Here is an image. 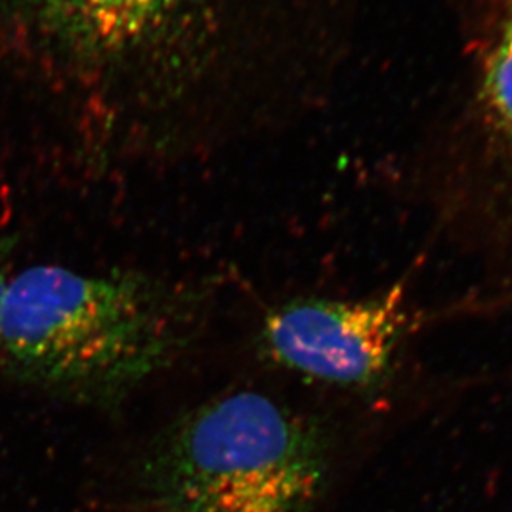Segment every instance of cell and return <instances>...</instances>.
<instances>
[{
    "label": "cell",
    "mask_w": 512,
    "mask_h": 512,
    "mask_svg": "<svg viewBox=\"0 0 512 512\" xmlns=\"http://www.w3.org/2000/svg\"><path fill=\"white\" fill-rule=\"evenodd\" d=\"M198 298L133 273L42 265L9 281L0 355L15 376L82 404L110 406L187 348Z\"/></svg>",
    "instance_id": "1"
},
{
    "label": "cell",
    "mask_w": 512,
    "mask_h": 512,
    "mask_svg": "<svg viewBox=\"0 0 512 512\" xmlns=\"http://www.w3.org/2000/svg\"><path fill=\"white\" fill-rule=\"evenodd\" d=\"M326 463L318 424L266 394L237 391L163 429L140 476L157 512H308Z\"/></svg>",
    "instance_id": "2"
},
{
    "label": "cell",
    "mask_w": 512,
    "mask_h": 512,
    "mask_svg": "<svg viewBox=\"0 0 512 512\" xmlns=\"http://www.w3.org/2000/svg\"><path fill=\"white\" fill-rule=\"evenodd\" d=\"M408 326L403 286L370 300L288 301L263 321L271 361L323 383L366 388L386 375Z\"/></svg>",
    "instance_id": "3"
},
{
    "label": "cell",
    "mask_w": 512,
    "mask_h": 512,
    "mask_svg": "<svg viewBox=\"0 0 512 512\" xmlns=\"http://www.w3.org/2000/svg\"><path fill=\"white\" fill-rule=\"evenodd\" d=\"M55 9L99 37H124L147 24L172 0H50Z\"/></svg>",
    "instance_id": "4"
},
{
    "label": "cell",
    "mask_w": 512,
    "mask_h": 512,
    "mask_svg": "<svg viewBox=\"0 0 512 512\" xmlns=\"http://www.w3.org/2000/svg\"><path fill=\"white\" fill-rule=\"evenodd\" d=\"M506 7L503 30L488 67V89L496 109L512 127V0H503Z\"/></svg>",
    "instance_id": "5"
},
{
    "label": "cell",
    "mask_w": 512,
    "mask_h": 512,
    "mask_svg": "<svg viewBox=\"0 0 512 512\" xmlns=\"http://www.w3.org/2000/svg\"><path fill=\"white\" fill-rule=\"evenodd\" d=\"M14 243L15 240L12 237H0V311H2V305H4L5 293H7V288H9L7 261H9Z\"/></svg>",
    "instance_id": "6"
}]
</instances>
